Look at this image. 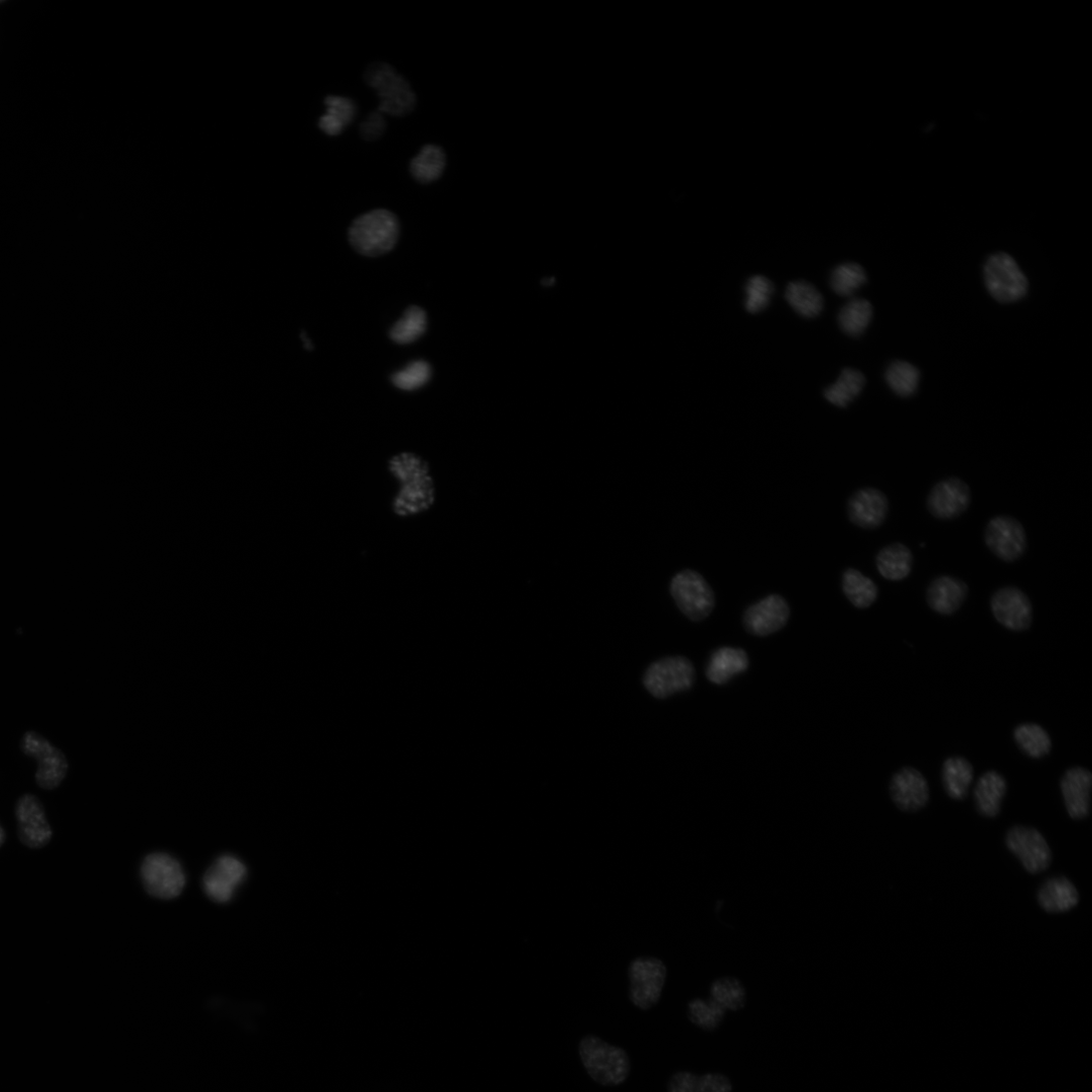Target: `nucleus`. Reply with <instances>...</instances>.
Masks as SVG:
<instances>
[{"label":"nucleus","mask_w":1092,"mask_h":1092,"mask_svg":"<svg viewBox=\"0 0 1092 1092\" xmlns=\"http://www.w3.org/2000/svg\"><path fill=\"white\" fill-rule=\"evenodd\" d=\"M890 792L896 806L905 812L920 811L931 798L928 780L914 767H905L893 776Z\"/></svg>","instance_id":"obj_15"},{"label":"nucleus","mask_w":1092,"mask_h":1092,"mask_svg":"<svg viewBox=\"0 0 1092 1092\" xmlns=\"http://www.w3.org/2000/svg\"><path fill=\"white\" fill-rule=\"evenodd\" d=\"M730 1078L719 1072L695 1074L690 1071H678L671 1075L667 1083L668 1092H732Z\"/></svg>","instance_id":"obj_23"},{"label":"nucleus","mask_w":1092,"mask_h":1092,"mask_svg":"<svg viewBox=\"0 0 1092 1092\" xmlns=\"http://www.w3.org/2000/svg\"><path fill=\"white\" fill-rule=\"evenodd\" d=\"M984 539L989 551L1004 563L1019 560L1028 548L1022 524L1011 516H995L987 523Z\"/></svg>","instance_id":"obj_10"},{"label":"nucleus","mask_w":1092,"mask_h":1092,"mask_svg":"<svg viewBox=\"0 0 1092 1092\" xmlns=\"http://www.w3.org/2000/svg\"><path fill=\"white\" fill-rule=\"evenodd\" d=\"M400 485L393 502L394 512L399 517L418 515L435 503L436 490L430 473L403 481Z\"/></svg>","instance_id":"obj_19"},{"label":"nucleus","mask_w":1092,"mask_h":1092,"mask_svg":"<svg viewBox=\"0 0 1092 1092\" xmlns=\"http://www.w3.org/2000/svg\"><path fill=\"white\" fill-rule=\"evenodd\" d=\"M972 494L969 486L958 477L937 483L927 498V507L939 520H952L962 515L970 506Z\"/></svg>","instance_id":"obj_14"},{"label":"nucleus","mask_w":1092,"mask_h":1092,"mask_svg":"<svg viewBox=\"0 0 1092 1092\" xmlns=\"http://www.w3.org/2000/svg\"><path fill=\"white\" fill-rule=\"evenodd\" d=\"M886 382L898 396L911 397L919 387L920 372L910 363L896 362L886 372Z\"/></svg>","instance_id":"obj_38"},{"label":"nucleus","mask_w":1092,"mask_h":1092,"mask_svg":"<svg viewBox=\"0 0 1092 1092\" xmlns=\"http://www.w3.org/2000/svg\"><path fill=\"white\" fill-rule=\"evenodd\" d=\"M967 584L955 577L944 575L934 579L927 590L929 607L943 617L956 613L967 599Z\"/></svg>","instance_id":"obj_21"},{"label":"nucleus","mask_w":1092,"mask_h":1092,"mask_svg":"<svg viewBox=\"0 0 1092 1092\" xmlns=\"http://www.w3.org/2000/svg\"><path fill=\"white\" fill-rule=\"evenodd\" d=\"M141 874L146 891L157 899H175L185 886V875L180 864L166 854L149 855L142 865Z\"/></svg>","instance_id":"obj_12"},{"label":"nucleus","mask_w":1092,"mask_h":1092,"mask_svg":"<svg viewBox=\"0 0 1092 1092\" xmlns=\"http://www.w3.org/2000/svg\"><path fill=\"white\" fill-rule=\"evenodd\" d=\"M7 833L2 825H0V848H2L7 842Z\"/></svg>","instance_id":"obj_44"},{"label":"nucleus","mask_w":1092,"mask_h":1092,"mask_svg":"<svg viewBox=\"0 0 1092 1092\" xmlns=\"http://www.w3.org/2000/svg\"><path fill=\"white\" fill-rule=\"evenodd\" d=\"M865 386V378L862 373L847 369L838 381L825 392L826 399L833 405L846 408L862 392Z\"/></svg>","instance_id":"obj_33"},{"label":"nucleus","mask_w":1092,"mask_h":1092,"mask_svg":"<svg viewBox=\"0 0 1092 1092\" xmlns=\"http://www.w3.org/2000/svg\"><path fill=\"white\" fill-rule=\"evenodd\" d=\"M1007 791L1005 778L998 772H985L974 789V800L979 814L985 818H995L1001 811V804Z\"/></svg>","instance_id":"obj_24"},{"label":"nucleus","mask_w":1092,"mask_h":1092,"mask_svg":"<svg viewBox=\"0 0 1092 1092\" xmlns=\"http://www.w3.org/2000/svg\"><path fill=\"white\" fill-rule=\"evenodd\" d=\"M695 669L684 657H668L652 664L644 677L647 690L656 698L666 699L692 688Z\"/></svg>","instance_id":"obj_8"},{"label":"nucleus","mask_w":1092,"mask_h":1092,"mask_svg":"<svg viewBox=\"0 0 1092 1092\" xmlns=\"http://www.w3.org/2000/svg\"><path fill=\"white\" fill-rule=\"evenodd\" d=\"M790 606L780 595H770L749 606L743 615V626L756 637H767L782 630L789 621Z\"/></svg>","instance_id":"obj_17"},{"label":"nucleus","mask_w":1092,"mask_h":1092,"mask_svg":"<svg viewBox=\"0 0 1092 1092\" xmlns=\"http://www.w3.org/2000/svg\"><path fill=\"white\" fill-rule=\"evenodd\" d=\"M785 297L789 305L801 316L812 318L823 311L824 301L819 292L805 282L788 285Z\"/></svg>","instance_id":"obj_32"},{"label":"nucleus","mask_w":1092,"mask_h":1092,"mask_svg":"<svg viewBox=\"0 0 1092 1092\" xmlns=\"http://www.w3.org/2000/svg\"><path fill=\"white\" fill-rule=\"evenodd\" d=\"M21 748L24 755L38 762L35 779L40 788L54 790L62 784L67 776L70 763L61 749L34 730L23 735Z\"/></svg>","instance_id":"obj_7"},{"label":"nucleus","mask_w":1092,"mask_h":1092,"mask_svg":"<svg viewBox=\"0 0 1092 1092\" xmlns=\"http://www.w3.org/2000/svg\"><path fill=\"white\" fill-rule=\"evenodd\" d=\"M872 316V305L867 300L856 299L841 310L839 323L846 333L858 336L867 329Z\"/></svg>","instance_id":"obj_37"},{"label":"nucleus","mask_w":1092,"mask_h":1092,"mask_svg":"<svg viewBox=\"0 0 1092 1092\" xmlns=\"http://www.w3.org/2000/svg\"><path fill=\"white\" fill-rule=\"evenodd\" d=\"M974 778L972 764L963 757H950L942 767V782L948 796L954 800H963Z\"/></svg>","instance_id":"obj_27"},{"label":"nucleus","mask_w":1092,"mask_h":1092,"mask_svg":"<svg viewBox=\"0 0 1092 1092\" xmlns=\"http://www.w3.org/2000/svg\"><path fill=\"white\" fill-rule=\"evenodd\" d=\"M327 112L319 120L320 129L328 136H338L356 119V103L344 97L330 96L324 101Z\"/></svg>","instance_id":"obj_28"},{"label":"nucleus","mask_w":1092,"mask_h":1092,"mask_svg":"<svg viewBox=\"0 0 1092 1092\" xmlns=\"http://www.w3.org/2000/svg\"><path fill=\"white\" fill-rule=\"evenodd\" d=\"M398 218L388 210H375L359 217L350 229V241L361 254L376 257L391 251L399 238Z\"/></svg>","instance_id":"obj_2"},{"label":"nucleus","mask_w":1092,"mask_h":1092,"mask_svg":"<svg viewBox=\"0 0 1092 1092\" xmlns=\"http://www.w3.org/2000/svg\"><path fill=\"white\" fill-rule=\"evenodd\" d=\"M1092 774L1082 767H1071L1060 781V789L1066 811L1073 821L1088 817L1091 808Z\"/></svg>","instance_id":"obj_18"},{"label":"nucleus","mask_w":1092,"mask_h":1092,"mask_svg":"<svg viewBox=\"0 0 1092 1092\" xmlns=\"http://www.w3.org/2000/svg\"><path fill=\"white\" fill-rule=\"evenodd\" d=\"M386 131V121L381 112H374L362 123L360 132L367 141H374L383 136Z\"/></svg>","instance_id":"obj_43"},{"label":"nucleus","mask_w":1092,"mask_h":1092,"mask_svg":"<svg viewBox=\"0 0 1092 1092\" xmlns=\"http://www.w3.org/2000/svg\"><path fill=\"white\" fill-rule=\"evenodd\" d=\"M843 591L848 600L859 609L871 607L878 598L877 585L856 569H848L843 575Z\"/></svg>","instance_id":"obj_31"},{"label":"nucleus","mask_w":1092,"mask_h":1092,"mask_svg":"<svg viewBox=\"0 0 1092 1092\" xmlns=\"http://www.w3.org/2000/svg\"><path fill=\"white\" fill-rule=\"evenodd\" d=\"M389 470L399 483L430 473L427 461L412 452L394 455L389 461Z\"/></svg>","instance_id":"obj_40"},{"label":"nucleus","mask_w":1092,"mask_h":1092,"mask_svg":"<svg viewBox=\"0 0 1092 1092\" xmlns=\"http://www.w3.org/2000/svg\"><path fill=\"white\" fill-rule=\"evenodd\" d=\"M427 317L423 309L410 307L391 330V338L398 345H409L419 339L426 331Z\"/></svg>","instance_id":"obj_36"},{"label":"nucleus","mask_w":1092,"mask_h":1092,"mask_svg":"<svg viewBox=\"0 0 1092 1092\" xmlns=\"http://www.w3.org/2000/svg\"><path fill=\"white\" fill-rule=\"evenodd\" d=\"M725 1013L726 1011L710 998H694L687 1006L690 1022L706 1032L717 1030L722 1025Z\"/></svg>","instance_id":"obj_35"},{"label":"nucleus","mask_w":1092,"mask_h":1092,"mask_svg":"<svg viewBox=\"0 0 1092 1092\" xmlns=\"http://www.w3.org/2000/svg\"><path fill=\"white\" fill-rule=\"evenodd\" d=\"M1037 901L1048 914H1063L1076 908L1080 895L1073 882L1065 876L1047 879L1039 889Z\"/></svg>","instance_id":"obj_22"},{"label":"nucleus","mask_w":1092,"mask_h":1092,"mask_svg":"<svg viewBox=\"0 0 1092 1092\" xmlns=\"http://www.w3.org/2000/svg\"><path fill=\"white\" fill-rule=\"evenodd\" d=\"M710 999L725 1011H739L746 1003V991L738 979L724 977L715 980L710 987Z\"/></svg>","instance_id":"obj_34"},{"label":"nucleus","mask_w":1092,"mask_h":1092,"mask_svg":"<svg viewBox=\"0 0 1092 1092\" xmlns=\"http://www.w3.org/2000/svg\"><path fill=\"white\" fill-rule=\"evenodd\" d=\"M745 308L749 313H758L764 310L770 303L774 292L772 283L763 276H755L747 282L745 287Z\"/></svg>","instance_id":"obj_42"},{"label":"nucleus","mask_w":1092,"mask_h":1092,"mask_svg":"<svg viewBox=\"0 0 1092 1092\" xmlns=\"http://www.w3.org/2000/svg\"><path fill=\"white\" fill-rule=\"evenodd\" d=\"M20 842L31 850H40L48 846L53 838V830L47 821L43 802L34 794L22 795L15 807Z\"/></svg>","instance_id":"obj_11"},{"label":"nucleus","mask_w":1092,"mask_h":1092,"mask_svg":"<svg viewBox=\"0 0 1092 1092\" xmlns=\"http://www.w3.org/2000/svg\"><path fill=\"white\" fill-rule=\"evenodd\" d=\"M994 619L1008 631L1021 633L1033 624V605L1020 589L1007 586L994 592L990 600Z\"/></svg>","instance_id":"obj_13"},{"label":"nucleus","mask_w":1092,"mask_h":1092,"mask_svg":"<svg viewBox=\"0 0 1092 1092\" xmlns=\"http://www.w3.org/2000/svg\"><path fill=\"white\" fill-rule=\"evenodd\" d=\"M366 83L376 91L381 104L379 112L404 117L413 112L416 96L408 82L388 63H375L365 74Z\"/></svg>","instance_id":"obj_3"},{"label":"nucleus","mask_w":1092,"mask_h":1092,"mask_svg":"<svg viewBox=\"0 0 1092 1092\" xmlns=\"http://www.w3.org/2000/svg\"><path fill=\"white\" fill-rule=\"evenodd\" d=\"M578 1052L588 1075L602 1086H620L631 1075L632 1062L628 1052L595 1035L583 1037Z\"/></svg>","instance_id":"obj_1"},{"label":"nucleus","mask_w":1092,"mask_h":1092,"mask_svg":"<svg viewBox=\"0 0 1092 1092\" xmlns=\"http://www.w3.org/2000/svg\"><path fill=\"white\" fill-rule=\"evenodd\" d=\"M983 273L986 289L996 301L1013 303L1027 295L1029 282L1025 273L1007 253L992 254L984 265Z\"/></svg>","instance_id":"obj_5"},{"label":"nucleus","mask_w":1092,"mask_h":1092,"mask_svg":"<svg viewBox=\"0 0 1092 1092\" xmlns=\"http://www.w3.org/2000/svg\"><path fill=\"white\" fill-rule=\"evenodd\" d=\"M668 970L656 957H638L628 969L629 998L634 1006L648 1011L656 1006L663 994Z\"/></svg>","instance_id":"obj_4"},{"label":"nucleus","mask_w":1092,"mask_h":1092,"mask_svg":"<svg viewBox=\"0 0 1092 1092\" xmlns=\"http://www.w3.org/2000/svg\"><path fill=\"white\" fill-rule=\"evenodd\" d=\"M445 166L446 156L443 150L436 145H426L411 161L410 172L415 180L428 184L440 178Z\"/></svg>","instance_id":"obj_29"},{"label":"nucleus","mask_w":1092,"mask_h":1092,"mask_svg":"<svg viewBox=\"0 0 1092 1092\" xmlns=\"http://www.w3.org/2000/svg\"><path fill=\"white\" fill-rule=\"evenodd\" d=\"M431 377L429 364L417 361L392 377L393 384L403 391H415L425 386Z\"/></svg>","instance_id":"obj_41"},{"label":"nucleus","mask_w":1092,"mask_h":1092,"mask_svg":"<svg viewBox=\"0 0 1092 1092\" xmlns=\"http://www.w3.org/2000/svg\"><path fill=\"white\" fill-rule=\"evenodd\" d=\"M867 281L864 268L853 262L839 265L833 272L831 286L840 296L856 293Z\"/></svg>","instance_id":"obj_39"},{"label":"nucleus","mask_w":1092,"mask_h":1092,"mask_svg":"<svg viewBox=\"0 0 1092 1092\" xmlns=\"http://www.w3.org/2000/svg\"><path fill=\"white\" fill-rule=\"evenodd\" d=\"M749 665L746 653L741 649L723 647L710 657L706 676L715 685H724L735 676L744 673Z\"/></svg>","instance_id":"obj_25"},{"label":"nucleus","mask_w":1092,"mask_h":1092,"mask_svg":"<svg viewBox=\"0 0 1092 1092\" xmlns=\"http://www.w3.org/2000/svg\"><path fill=\"white\" fill-rule=\"evenodd\" d=\"M890 511L888 497L874 488H864L849 500L850 520L864 529H875L883 524Z\"/></svg>","instance_id":"obj_20"},{"label":"nucleus","mask_w":1092,"mask_h":1092,"mask_svg":"<svg viewBox=\"0 0 1092 1092\" xmlns=\"http://www.w3.org/2000/svg\"><path fill=\"white\" fill-rule=\"evenodd\" d=\"M1013 739L1026 756L1035 760L1048 756L1053 747L1047 730L1033 722L1017 725L1013 730Z\"/></svg>","instance_id":"obj_30"},{"label":"nucleus","mask_w":1092,"mask_h":1092,"mask_svg":"<svg viewBox=\"0 0 1092 1092\" xmlns=\"http://www.w3.org/2000/svg\"><path fill=\"white\" fill-rule=\"evenodd\" d=\"M1005 846L1032 875L1040 874L1053 862L1052 850L1045 837L1036 829L1014 826L1006 833Z\"/></svg>","instance_id":"obj_9"},{"label":"nucleus","mask_w":1092,"mask_h":1092,"mask_svg":"<svg viewBox=\"0 0 1092 1092\" xmlns=\"http://www.w3.org/2000/svg\"><path fill=\"white\" fill-rule=\"evenodd\" d=\"M246 875L247 869L239 859L225 855L220 857L206 872L203 890L212 901L226 904L233 899L236 890L242 884Z\"/></svg>","instance_id":"obj_16"},{"label":"nucleus","mask_w":1092,"mask_h":1092,"mask_svg":"<svg viewBox=\"0 0 1092 1092\" xmlns=\"http://www.w3.org/2000/svg\"><path fill=\"white\" fill-rule=\"evenodd\" d=\"M670 591L680 611L692 622H702L714 610V592L696 571L683 570L676 574Z\"/></svg>","instance_id":"obj_6"},{"label":"nucleus","mask_w":1092,"mask_h":1092,"mask_svg":"<svg viewBox=\"0 0 1092 1092\" xmlns=\"http://www.w3.org/2000/svg\"><path fill=\"white\" fill-rule=\"evenodd\" d=\"M914 555L907 545L896 542L885 546L876 556V567L886 580H906L914 568Z\"/></svg>","instance_id":"obj_26"}]
</instances>
